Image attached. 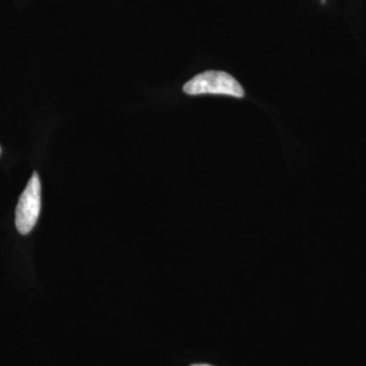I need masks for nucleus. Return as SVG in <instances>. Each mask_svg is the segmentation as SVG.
<instances>
[{
  "label": "nucleus",
  "instance_id": "2",
  "mask_svg": "<svg viewBox=\"0 0 366 366\" xmlns=\"http://www.w3.org/2000/svg\"><path fill=\"white\" fill-rule=\"evenodd\" d=\"M41 182L37 172L29 180L21 194L16 209V226L21 234L26 235L33 230L40 216Z\"/></svg>",
  "mask_w": 366,
  "mask_h": 366
},
{
  "label": "nucleus",
  "instance_id": "1",
  "mask_svg": "<svg viewBox=\"0 0 366 366\" xmlns=\"http://www.w3.org/2000/svg\"><path fill=\"white\" fill-rule=\"evenodd\" d=\"M189 95L217 94L242 98L244 91L237 81L227 72L209 71L197 74L183 86Z\"/></svg>",
  "mask_w": 366,
  "mask_h": 366
},
{
  "label": "nucleus",
  "instance_id": "3",
  "mask_svg": "<svg viewBox=\"0 0 366 366\" xmlns=\"http://www.w3.org/2000/svg\"><path fill=\"white\" fill-rule=\"evenodd\" d=\"M192 366H212V365H192Z\"/></svg>",
  "mask_w": 366,
  "mask_h": 366
}]
</instances>
